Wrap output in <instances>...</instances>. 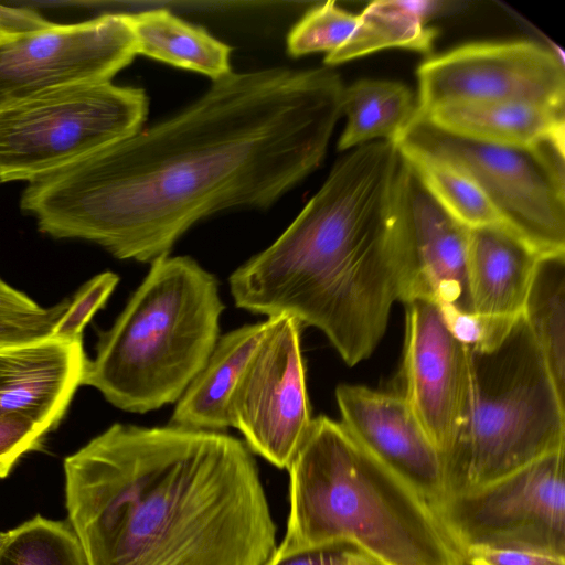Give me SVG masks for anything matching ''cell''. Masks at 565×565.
<instances>
[{
    "label": "cell",
    "instance_id": "obj_6",
    "mask_svg": "<svg viewBox=\"0 0 565 565\" xmlns=\"http://www.w3.org/2000/svg\"><path fill=\"white\" fill-rule=\"evenodd\" d=\"M462 423L443 459L446 497L479 489L565 448V398L523 316L489 349L468 347Z\"/></svg>",
    "mask_w": 565,
    "mask_h": 565
},
{
    "label": "cell",
    "instance_id": "obj_15",
    "mask_svg": "<svg viewBox=\"0 0 565 565\" xmlns=\"http://www.w3.org/2000/svg\"><path fill=\"white\" fill-rule=\"evenodd\" d=\"M87 360L82 340L46 335L0 345V411L46 433L55 429L83 383Z\"/></svg>",
    "mask_w": 565,
    "mask_h": 565
},
{
    "label": "cell",
    "instance_id": "obj_35",
    "mask_svg": "<svg viewBox=\"0 0 565 565\" xmlns=\"http://www.w3.org/2000/svg\"><path fill=\"white\" fill-rule=\"evenodd\" d=\"M6 36H9V35H7V34H4L3 32L0 31V40L6 38Z\"/></svg>",
    "mask_w": 565,
    "mask_h": 565
},
{
    "label": "cell",
    "instance_id": "obj_14",
    "mask_svg": "<svg viewBox=\"0 0 565 565\" xmlns=\"http://www.w3.org/2000/svg\"><path fill=\"white\" fill-rule=\"evenodd\" d=\"M341 425L433 510L446 498L443 458L402 393L341 384Z\"/></svg>",
    "mask_w": 565,
    "mask_h": 565
},
{
    "label": "cell",
    "instance_id": "obj_11",
    "mask_svg": "<svg viewBox=\"0 0 565 565\" xmlns=\"http://www.w3.org/2000/svg\"><path fill=\"white\" fill-rule=\"evenodd\" d=\"M416 115L448 105L520 102L564 109L565 68L529 40L483 41L425 60L417 68Z\"/></svg>",
    "mask_w": 565,
    "mask_h": 565
},
{
    "label": "cell",
    "instance_id": "obj_9",
    "mask_svg": "<svg viewBox=\"0 0 565 565\" xmlns=\"http://www.w3.org/2000/svg\"><path fill=\"white\" fill-rule=\"evenodd\" d=\"M564 477L562 448L479 489L448 495L433 512L461 554L487 546L565 555Z\"/></svg>",
    "mask_w": 565,
    "mask_h": 565
},
{
    "label": "cell",
    "instance_id": "obj_13",
    "mask_svg": "<svg viewBox=\"0 0 565 565\" xmlns=\"http://www.w3.org/2000/svg\"><path fill=\"white\" fill-rule=\"evenodd\" d=\"M405 305L402 394L444 459L454 446L465 413L468 347L454 337L435 302L416 298Z\"/></svg>",
    "mask_w": 565,
    "mask_h": 565
},
{
    "label": "cell",
    "instance_id": "obj_7",
    "mask_svg": "<svg viewBox=\"0 0 565 565\" xmlns=\"http://www.w3.org/2000/svg\"><path fill=\"white\" fill-rule=\"evenodd\" d=\"M145 89L111 82L49 92L0 110V181L28 182L143 128Z\"/></svg>",
    "mask_w": 565,
    "mask_h": 565
},
{
    "label": "cell",
    "instance_id": "obj_31",
    "mask_svg": "<svg viewBox=\"0 0 565 565\" xmlns=\"http://www.w3.org/2000/svg\"><path fill=\"white\" fill-rule=\"evenodd\" d=\"M51 23L29 7L0 4V31L7 35L35 32Z\"/></svg>",
    "mask_w": 565,
    "mask_h": 565
},
{
    "label": "cell",
    "instance_id": "obj_27",
    "mask_svg": "<svg viewBox=\"0 0 565 565\" xmlns=\"http://www.w3.org/2000/svg\"><path fill=\"white\" fill-rule=\"evenodd\" d=\"M118 281L117 274L104 271L85 282L53 327L51 335L67 341L82 340L84 328L105 306Z\"/></svg>",
    "mask_w": 565,
    "mask_h": 565
},
{
    "label": "cell",
    "instance_id": "obj_32",
    "mask_svg": "<svg viewBox=\"0 0 565 565\" xmlns=\"http://www.w3.org/2000/svg\"><path fill=\"white\" fill-rule=\"evenodd\" d=\"M43 308L24 292L11 287L0 277V318L25 319L45 313Z\"/></svg>",
    "mask_w": 565,
    "mask_h": 565
},
{
    "label": "cell",
    "instance_id": "obj_4",
    "mask_svg": "<svg viewBox=\"0 0 565 565\" xmlns=\"http://www.w3.org/2000/svg\"><path fill=\"white\" fill-rule=\"evenodd\" d=\"M290 514L275 553L332 541L380 565H467L430 507L327 416L287 468Z\"/></svg>",
    "mask_w": 565,
    "mask_h": 565
},
{
    "label": "cell",
    "instance_id": "obj_24",
    "mask_svg": "<svg viewBox=\"0 0 565 565\" xmlns=\"http://www.w3.org/2000/svg\"><path fill=\"white\" fill-rule=\"evenodd\" d=\"M396 145L419 182L457 221L467 227H507L481 189L462 170L416 148Z\"/></svg>",
    "mask_w": 565,
    "mask_h": 565
},
{
    "label": "cell",
    "instance_id": "obj_2",
    "mask_svg": "<svg viewBox=\"0 0 565 565\" xmlns=\"http://www.w3.org/2000/svg\"><path fill=\"white\" fill-rule=\"evenodd\" d=\"M63 468L87 565H265L277 548L253 452L223 431L117 423Z\"/></svg>",
    "mask_w": 565,
    "mask_h": 565
},
{
    "label": "cell",
    "instance_id": "obj_16",
    "mask_svg": "<svg viewBox=\"0 0 565 565\" xmlns=\"http://www.w3.org/2000/svg\"><path fill=\"white\" fill-rule=\"evenodd\" d=\"M409 203L413 260L405 303L422 298L441 311L473 313L468 288L469 227L451 216L413 171Z\"/></svg>",
    "mask_w": 565,
    "mask_h": 565
},
{
    "label": "cell",
    "instance_id": "obj_34",
    "mask_svg": "<svg viewBox=\"0 0 565 565\" xmlns=\"http://www.w3.org/2000/svg\"><path fill=\"white\" fill-rule=\"evenodd\" d=\"M7 535H8V531H0V547L2 546L3 542L6 541L7 539Z\"/></svg>",
    "mask_w": 565,
    "mask_h": 565
},
{
    "label": "cell",
    "instance_id": "obj_21",
    "mask_svg": "<svg viewBox=\"0 0 565 565\" xmlns=\"http://www.w3.org/2000/svg\"><path fill=\"white\" fill-rule=\"evenodd\" d=\"M446 2L428 0H388L370 3L347 41L323 60L328 67L388 47H402L428 54L437 31L427 26L429 17Z\"/></svg>",
    "mask_w": 565,
    "mask_h": 565
},
{
    "label": "cell",
    "instance_id": "obj_5",
    "mask_svg": "<svg viewBox=\"0 0 565 565\" xmlns=\"http://www.w3.org/2000/svg\"><path fill=\"white\" fill-rule=\"evenodd\" d=\"M218 282L190 256H162L110 329L98 333L83 385L115 407L148 413L177 403L220 338Z\"/></svg>",
    "mask_w": 565,
    "mask_h": 565
},
{
    "label": "cell",
    "instance_id": "obj_3",
    "mask_svg": "<svg viewBox=\"0 0 565 565\" xmlns=\"http://www.w3.org/2000/svg\"><path fill=\"white\" fill-rule=\"evenodd\" d=\"M411 177L393 141L348 152L280 236L232 273L236 307L319 329L350 366L369 358L393 303L408 299Z\"/></svg>",
    "mask_w": 565,
    "mask_h": 565
},
{
    "label": "cell",
    "instance_id": "obj_33",
    "mask_svg": "<svg viewBox=\"0 0 565 565\" xmlns=\"http://www.w3.org/2000/svg\"><path fill=\"white\" fill-rule=\"evenodd\" d=\"M356 565H380L374 559L365 555Z\"/></svg>",
    "mask_w": 565,
    "mask_h": 565
},
{
    "label": "cell",
    "instance_id": "obj_28",
    "mask_svg": "<svg viewBox=\"0 0 565 565\" xmlns=\"http://www.w3.org/2000/svg\"><path fill=\"white\" fill-rule=\"evenodd\" d=\"M47 433L22 416L0 411V479L26 452L38 449Z\"/></svg>",
    "mask_w": 565,
    "mask_h": 565
},
{
    "label": "cell",
    "instance_id": "obj_17",
    "mask_svg": "<svg viewBox=\"0 0 565 565\" xmlns=\"http://www.w3.org/2000/svg\"><path fill=\"white\" fill-rule=\"evenodd\" d=\"M540 257L505 226L469 227L468 288L472 312L492 322L512 324L522 315Z\"/></svg>",
    "mask_w": 565,
    "mask_h": 565
},
{
    "label": "cell",
    "instance_id": "obj_20",
    "mask_svg": "<svg viewBox=\"0 0 565 565\" xmlns=\"http://www.w3.org/2000/svg\"><path fill=\"white\" fill-rule=\"evenodd\" d=\"M138 55L192 71L213 82L232 73V47L204 28L189 23L167 9L130 14Z\"/></svg>",
    "mask_w": 565,
    "mask_h": 565
},
{
    "label": "cell",
    "instance_id": "obj_19",
    "mask_svg": "<svg viewBox=\"0 0 565 565\" xmlns=\"http://www.w3.org/2000/svg\"><path fill=\"white\" fill-rule=\"evenodd\" d=\"M416 116L452 135L498 146L527 148L565 139L564 109L531 103L448 105Z\"/></svg>",
    "mask_w": 565,
    "mask_h": 565
},
{
    "label": "cell",
    "instance_id": "obj_1",
    "mask_svg": "<svg viewBox=\"0 0 565 565\" xmlns=\"http://www.w3.org/2000/svg\"><path fill=\"white\" fill-rule=\"evenodd\" d=\"M343 90L328 67L232 72L173 116L29 181L21 209L50 236L151 264L203 218L267 209L312 173Z\"/></svg>",
    "mask_w": 565,
    "mask_h": 565
},
{
    "label": "cell",
    "instance_id": "obj_29",
    "mask_svg": "<svg viewBox=\"0 0 565 565\" xmlns=\"http://www.w3.org/2000/svg\"><path fill=\"white\" fill-rule=\"evenodd\" d=\"M366 554L347 541H332L284 554L274 553L265 565H356Z\"/></svg>",
    "mask_w": 565,
    "mask_h": 565
},
{
    "label": "cell",
    "instance_id": "obj_8",
    "mask_svg": "<svg viewBox=\"0 0 565 565\" xmlns=\"http://www.w3.org/2000/svg\"><path fill=\"white\" fill-rule=\"evenodd\" d=\"M565 139L527 148L452 135L414 115L395 143L438 157L468 174L503 223L541 256L565 253Z\"/></svg>",
    "mask_w": 565,
    "mask_h": 565
},
{
    "label": "cell",
    "instance_id": "obj_12",
    "mask_svg": "<svg viewBox=\"0 0 565 565\" xmlns=\"http://www.w3.org/2000/svg\"><path fill=\"white\" fill-rule=\"evenodd\" d=\"M300 327L290 316L273 317L228 406L230 425L241 431L250 451L280 469L289 467L313 419Z\"/></svg>",
    "mask_w": 565,
    "mask_h": 565
},
{
    "label": "cell",
    "instance_id": "obj_10",
    "mask_svg": "<svg viewBox=\"0 0 565 565\" xmlns=\"http://www.w3.org/2000/svg\"><path fill=\"white\" fill-rule=\"evenodd\" d=\"M136 55L130 13L6 36L0 40V110L60 88L110 82Z\"/></svg>",
    "mask_w": 565,
    "mask_h": 565
},
{
    "label": "cell",
    "instance_id": "obj_30",
    "mask_svg": "<svg viewBox=\"0 0 565 565\" xmlns=\"http://www.w3.org/2000/svg\"><path fill=\"white\" fill-rule=\"evenodd\" d=\"M462 555L467 565H565V555L533 550L471 546Z\"/></svg>",
    "mask_w": 565,
    "mask_h": 565
},
{
    "label": "cell",
    "instance_id": "obj_18",
    "mask_svg": "<svg viewBox=\"0 0 565 565\" xmlns=\"http://www.w3.org/2000/svg\"><path fill=\"white\" fill-rule=\"evenodd\" d=\"M271 323L269 317L220 337L206 363L178 399L170 425L211 431L231 427V396Z\"/></svg>",
    "mask_w": 565,
    "mask_h": 565
},
{
    "label": "cell",
    "instance_id": "obj_25",
    "mask_svg": "<svg viewBox=\"0 0 565 565\" xmlns=\"http://www.w3.org/2000/svg\"><path fill=\"white\" fill-rule=\"evenodd\" d=\"M0 565H87L68 522L40 514L9 530Z\"/></svg>",
    "mask_w": 565,
    "mask_h": 565
},
{
    "label": "cell",
    "instance_id": "obj_23",
    "mask_svg": "<svg viewBox=\"0 0 565 565\" xmlns=\"http://www.w3.org/2000/svg\"><path fill=\"white\" fill-rule=\"evenodd\" d=\"M522 316L565 398V253L540 257Z\"/></svg>",
    "mask_w": 565,
    "mask_h": 565
},
{
    "label": "cell",
    "instance_id": "obj_26",
    "mask_svg": "<svg viewBox=\"0 0 565 565\" xmlns=\"http://www.w3.org/2000/svg\"><path fill=\"white\" fill-rule=\"evenodd\" d=\"M358 21L353 14L334 1H327L309 9L290 29L287 51L292 57L317 52L331 53L340 47L352 33Z\"/></svg>",
    "mask_w": 565,
    "mask_h": 565
},
{
    "label": "cell",
    "instance_id": "obj_22",
    "mask_svg": "<svg viewBox=\"0 0 565 565\" xmlns=\"http://www.w3.org/2000/svg\"><path fill=\"white\" fill-rule=\"evenodd\" d=\"M416 107L412 90L399 82L361 79L344 87L342 114L347 125L338 149L348 150L375 140L396 142Z\"/></svg>",
    "mask_w": 565,
    "mask_h": 565
}]
</instances>
